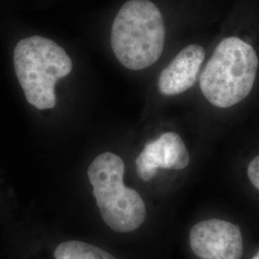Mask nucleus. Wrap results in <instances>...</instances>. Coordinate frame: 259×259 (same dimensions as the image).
Listing matches in <instances>:
<instances>
[{"mask_svg":"<svg viewBox=\"0 0 259 259\" xmlns=\"http://www.w3.org/2000/svg\"><path fill=\"white\" fill-rule=\"evenodd\" d=\"M165 27L157 6L149 0H129L113 20L111 45L116 59L131 70L154 65L163 51Z\"/></svg>","mask_w":259,"mask_h":259,"instance_id":"1","label":"nucleus"},{"mask_svg":"<svg viewBox=\"0 0 259 259\" xmlns=\"http://www.w3.org/2000/svg\"><path fill=\"white\" fill-rule=\"evenodd\" d=\"M258 57L239 37L223 39L208 60L200 78V88L213 106L227 109L250 94L258 69Z\"/></svg>","mask_w":259,"mask_h":259,"instance_id":"2","label":"nucleus"},{"mask_svg":"<svg viewBox=\"0 0 259 259\" xmlns=\"http://www.w3.org/2000/svg\"><path fill=\"white\" fill-rule=\"evenodd\" d=\"M14 65L28 102L38 110L55 107L56 83L73 66L64 48L39 36L19 41L14 51Z\"/></svg>","mask_w":259,"mask_h":259,"instance_id":"3","label":"nucleus"},{"mask_svg":"<svg viewBox=\"0 0 259 259\" xmlns=\"http://www.w3.org/2000/svg\"><path fill=\"white\" fill-rule=\"evenodd\" d=\"M125 164L119 156L103 153L92 162L88 176L103 220L112 231L138 230L146 217V205L138 191L126 187Z\"/></svg>","mask_w":259,"mask_h":259,"instance_id":"4","label":"nucleus"},{"mask_svg":"<svg viewBox=\"0 0 259 259\" xmlns=\"http://www.w3.org/2000/svg\"><path fill=\"white\" fill-rule=\"evenodd\" d=\"M189 244L201 259H241L244 253L239 227L220 219L204 220L193 226Z\"/></svg>","mask_w":259,"mask_h":259,"instance_id":"5","label":"nucleus"},{"mask_svg":"<svg viewBox=\"0 0 259 259\" xmlns=\"http://www.w3.org/2000/svg\"><path fill=\"white\" fill-rule=\"evenodd\" d=\"M190 156L182 138L173 132L165 133L145 145L137 157L139 178L150 182L159 168L182 170L188 166Z\"/></svg>","mask_w":259,"mask_h":259,"instance_id":"6","label":"nucleus"},{"mask_svg":"<svg viewBox=\"0 0 259 259\" xmlns=\"http://www.w3.org/2000/svg\"><path fill=\"white\" fill-rule=\"evenodd\" d=\"M205 52L201 46L190 45L185 47L159 75L157 87L165 96L179 95L193 87Z\"/></svg>","mask_w":259,"mask_h":259,"instance_id":"7","label":"nucleus"},{"mask_svg":"<svg viewBox=\"0 0 259 259\" xmlns=\"http://www.w3.org/2000/svg\"><path fill=\"white\" fill-rule=\"evenodd\" d=\"M56 259H116L108 251L81 241H66L54 251Z\"/></svg>","mask_w":259,"mask_h":259,"instance_id":"8","label":"nucleus"},{"mask_svg":"<svg viewBox=\"0 0 259 259\" xmlns=\"http://www.w3.org/2000/svg\"><path fill=\"white\" fill-rule=\"evenodd\" d=\"M247 175L250 184L259 190V155L252 158L248 165Z\"/></svg>","mask_w":259,"mask_h":259,"instance_id":"9","label":"nucleus"},{"mask_svg":"<svg viewBox=\"0 0 259 259\" xmlns=\"http://www.w3.org/2000/svg\"><path fill=\"white\" fill-rule=\"evenodd\" d=\"M252 259H259V250L256 253H255V255L252 257Z\"/></svg>","mask_w":259,"mask_h":259,"instance_id":"10","label":"nucleus"}]
</instances>
